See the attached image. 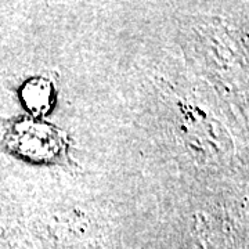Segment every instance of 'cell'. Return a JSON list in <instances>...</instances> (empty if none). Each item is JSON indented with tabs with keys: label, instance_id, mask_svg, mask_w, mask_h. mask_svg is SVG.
Instances as JSON below:
<instances>
[{
	"label": "cell",
	"instance_id": "6da1fadb",
	"mask_svg": "<svg viewBox=\"0 0 249 249\" xmlns=\"http://www.w3.org/2000/svg\"><path fill=\"white\" fill-rule=\"evenodd\" d=\"M0 147L36 163H70L67 133L32 118L0 119Z\"/></svg>",
	"mask_w": 249,
	"mask_h": 249
},
{
	"label": "cell",
	"instance_id": "7a4b0ae2",
	"mask_svg": "<svg viewBox=\"0 0 249 249\" xmlns=\"http://www.w3.org/2000/svg\"><path fill=\"white\" fill-rule=\"evenodd\" d=\"M21 101L28 111L35 116L45 115L54 103V86L45 78L28 80L19 91Z\"/></svg>",
	"mask_w": 249,
	"mask_h": 249
}]
</instances>
